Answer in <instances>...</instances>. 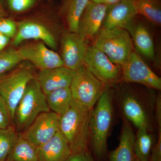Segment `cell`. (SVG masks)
<instances>
[{
	"mask_svg": "<svg viewBox=\"0 0 161 161\" xmlns=\"http://www.w3.org/2000/svg\"><path fill=\"white\" fill-rule=\"evenodd\" d=\"M92 110L86 109L73 101L69 109L60 116L59 131L66 139L71 153L87 151Z\"/></svg>",
	"mask_w": 161,
	"mask_h": 161,
	"instance_id": "6da1fadb",
	"label": "cell"
},
{
	"mask_svg": "<svg viewBox=\"0 0 161 161\" xmlns=\"http://www.w3.org/2000/svg\"><path fill=\"white\" fill-rule=\"evenodd\" d=\"M96 104L90 118V141L95 155L100 158L107 152L113 119V93L108 86Z\"/></svg>",
	"mask_w": 161,
	"mask_h": 161,
	"instance_id": "7a4b0ae2",
	"label": "cell"
},
{
	"mask_svg": "<svg viewBox=\"0 0 161 161\" xmlns=\"http://www.w3.org/2000/svg\"><path fill=\"white\" fill-rule=\"evenodd\" d=\"M49 111L46 95L34 78L27 85L15 111L13 121L16 130L23 132L40 114Z\"/></svg>",
	"mask_w": 161,
	"mask_h": 161,
	"instance_id": "3957f363",
	"label": "cell"
},
{
	"mask_svg": "<svg viewBox=\"0 0 161 161\" xmlns=\"http://www.w3.org/2000/svg\"><path fill=\"white\" fill-rule=\"evenodd\" d=\"M94 45L113 63L121 66L133 51L129 32L122 28L108 29L103 27L96 36Z\"/></svg>",
	"mask_w": 161,
	"mask_h": 161,
	"instance_id": "277c9868",
	"label": "cell"
},
{
	"mask_svg": "<svg viewBox=\"0 0 161 161\" xmlns=\"http://www.w3.org/2000/svg\"><path fill=\"white\" fill-rule=\"evenodd\" d=\"M107 86L83 64L75 70L69 88L74 102L86 109L92 110Z\"/></svg>",
	"mask_w": 161,
	"mask_h": 161,
	"instance_id": "5b68a950",
	"label": "cell"
},
{
	"mask_svg": "<svg viewBox=\"0 0 161 161\" xmlns=\"http://www.w3.org/2000/svg\"><path fill=\"white\" fill-rule=\"evenodd\" d=\"M34 78L33 70L28 66L19 67L0 76V96L9 108L13 121L18 103Z\"/></svg>",
	"mask_w": 161,
	"mask_h": 161,
	"instance_id": "8992f818",
	"label": "cell"
},
{
	"mask_svg": "<svg viewBox=\"0 0 161 161\" xmlns=\"http://www.w3.org/2000/svg\"><path fill=\"white\" fill-rule=\"evenodd\" d=\"M83 64L98 80L108 86L116 82L122 75L120 65L113 63L94 45L88 47Z\"/></svg>",
	"mask_w": 161,
	"mask_h": 161,
	"instance_id": "52a82bcc",
	"label": "cell"
},
{
	"mask_svg": "<svg viewBox=\"0 0 161 161\" xmlns=\"http://www.w3.org/2000/svg\"><path fill=\"white\" fill-rule=\"evenodd\" d=\"M60 117L52 111L41 113L20 134L39 148L50 140L59 132Z\"/></svg>",
	"mask_w": 161,
	"mask_h": 161,
	"instance_id": "ba28073f",
	"label": "cell"
},
{
	"mask_svg": "<svg viewBox=\"0 0 161 161\" xmlns=\"http://www.w3.org/2000/svg\"><path fill=\"white\" fill-rule=\"evenodd\" d=\"M124 80L144 85L154 89H161V79L153 71L135 52L132 51L126 62L122 66Z\"/></svg>",
	"mask_w": 161,
	"mask_h": 161,
	"instance_id": "9c48e42d",
	"label": "cell"
},
{
	"mask_svg": "<svg viewBox=\"0 0 161 161\" xmlns=\"http://www.w3.org/2000/svg\"><path fill=\"white\" fill-rule=\"evenodd\" d=\"M18 50L23 60L30 61L40 70L64 66L60 55L43 42L28 44Z\"/></svg>",
	"mask_w": 161,
	"mask_h": 161,
	"instance_id": "30bf717a",
	"label": "cell"
},
{
	"mask_svg": "<svg viewBox=\"0 0 161 161\" xmlns=\"http://www.w3.org/2000/svg\"><path fill=\"white\" fill-rule=\"evenodd\" d=\"M61 58L64 66L75 70L83 65L88 47L84 38L77 33H64L61 38Z\"/></svg>",
	"mask_w": 161,
	"mask_h": 161,
	"instance_id": "8fae6325",
	"label": "cell"
},
{
	"mask_svg": "<svg viewBox=\"0 0 161 161\" xmlns=\"http://www.w3.org/2000/svg\"><path fill=\"white\" fill-rule=\"evenodd\" d=\"M109 6L90 1L80 18L77 33L85 40L96 36Z\"/></svg>",
	"mask_w": 161,
	"mask_h": 161,
	"instance_id": "7c38bea8",
	"label": "cell"
},
{
	"mask_svg": "<svg viewBox=\"0 0 161 161\" xmlns=\"http://www.w3.org/2000/svg\"><path fill=\"white\" fill-rule=\"evenodd\" d=\"M137 15L134 0H119L109 6L103 23V28L126 29Z\"/></svg>",
	"mask_w": 161,
	"mask_h": 161,
	"instance_id": "4fadbf2b",
	"label": "cell"
},
{
	"mask_svg": "<svg viewBox=\"0 0 161 161\" xmlns=\"http://www.w3.org/2000/svg\"><path fill=\"white\" fill-rule=\"evenodd\" d=\"M40 40L52 49H56L57 42L53 35L42 24L33 21L20 23L14 37L13 44L15 46L27 40Z\"/></svg>",
	"mask_w": 161,
	"mask_h": 161,
	"instance_id": "5bb4252c",
	"label": "cell"
},
{
	"mask_svg": "<svg viewBox=\"0 0 161 161\" xmlns=\"http://www.w3.org/2000/svg\"><path fill=\"white\" fill-rule=\"evenodd\" d=\"M75 70L64 66L40 70L37 80L43 93L47 95L58 89L69 87Z\"/></svg>",
	"mask_w": 161,
	"mask_h": 161,
	"instance_id": "9a60e30c",
	"label": "cell"
},
{
	"mask_svg": "<svg viewBox=\"0 0 161 161\" xmlns=\"http://www.w3.org/2000/svg\"><path fill=\"white\" fill-rule=\"evenodd\" d=\"M38 151L39 161H67L71 154L69 146L60 131L38 148Z\"/></svg>",
	"mask_w": 161,
	"mask_h": 161,
	"instance_id": "2e32d148",
	"label": "cell"
},
{
	"mask_svg": "<svg viewBox=\"0 0 161 161\" xmlns=\"http://www.w3.org/2000/svg\"><path fill=\"white\" fill-rule=\"evenodd\" d=\"M121 108L124 115L137 129L149 130L150 122L147 112L135 96L131 94L125 95L122 99Z\"/></svg>",
	"mask_w": 161,
	"mask_h": 161,
	"instance_id": "e0dca14e",
	"label": "cell"
},
{
	"mask_svg": "<svg viewBox=\"0 0 161 161\" xmlns=\"http://www.w3.org/2000/svg\"><path fill=\"white\" fill-rule=\"evenodd\" d=\"M135 135L129 124H124L119 146L110 153L109 161H135Z\"/></svg>",
	"mask_w": 161,
	"mask_h": 161,
	"instance_id": "ac0fdd59",
	"label": "cell"
},
{
	"mask_svg": "<svg viewBox=\"0 0 161 161\" xmlns=\"http://www.w3.org/2000/svg\"><path fill=\"white\" fill-rule=\"evenodd\" d=\"M130 32L139 52L146 58L153 59L155 56V49L152 36L144 25H134L133 22L125 29Z\"/></svg>",
	"mask_w": 161,
	"mask_h": 161,
	"instance_id": "d6986e66",
	"label": "cell"
},
{
	"mask_svg": "<svg viewBox=\"0 0 161 161\" xmlns=\"http://www.w3.org/2000/svg\"><path fill=\"white\" fill-rule=\"evenodd\" d=\"M46 98L50 111L60 116L69 109L73 102L69 87L52 91L46 95Z\"/></svg>",
	"mask_w": 161,
	"mask_h": 161,
	"instance_id": "ffe728a7",
	"label": "cell"
},
{
	"mask_svg": "<svg viewBox=\"0 0 161 161\" xmlns=\"http://www.w3.org/2000/svg\"><path fill=\"white\" fill-rule=\"evenodd\" d=\"M6 161H39L38 148L19 134Z\"/></svg>",
	"mask_w": 161,
	"mask_h": 161,
	"instance_id": "44dd1931",
	"label": "cell"
},
{
	"mask_svg": "<svg viewBox=\"0 0 161 161\" xmlns=\"http://www.w3.org/2000/svg\"><path fill=\"white\" fill-rule=\"evenodd\" d=\"M90 0H66L64 12L69 31L77 33L81 16Z\"/></svg>",
	"mask_w": 161,
	"mask_h": 161,
	"instance_id": "7402d4cb",
	"label": "cell"
},
{
	"mask_svg": "<svg viewBox=\"0 0 161 161\" xmlns=\"http://www.w3.org/2000/svg\"><path fill=\"white\" fill-rule=\"evenodd\" d=\"M137 130L134 146L135 158L141 161H149L153 147V137L147 129Z\"/></svg>",
	"mask_w": 161,
	"mask_h": 161,
	"instance_id": "603a6c76",
	"label": "cell"
},
{
	"mask_svg": "<svg viewBox=\"0 0 161 161\" xmlns=\"http://www.w3.org/2000/svg\"><path fill=\"white\" fill-rule=\"evenodd\" d=\"M137 14H141L155 26L161 24V7L158 0H134Z\"/></svg>",
	"mask_w": 161,
	"mask_h": 161,
	"instance_id": "cb8c5ba5",
	"label": "cell"
},
{
	"mask_svg": "<svg viewBox=\"0 0 161 161\" xmlns=\"http://www.w3.org/2000/svg\"><path fill=\"white\" fill-rule=\"evenodd\" d=\"M19 136L12 127L0 129V161H6Z\"/></svg>",
	"mask_w": 161,
	"mask_h": 161,
	"instance_id": "d4e9b609",
	"label": "cell"
},
{
	"mask_svg": "<svg viewBox=\"0 0 161 161\" xmlns=\"http://www.w3.org/2000/svg\"><path fill=\"white\" fill-rule=\"evenodd\" d=\"M23 60L18 50L9 48L0 52V76L11 71Z\"/></svg>",
	"mask_w": 161,
	"mask_h": 161,
	"instance_id": "484cf974",
	"label": "cell"
},
{
	"mask_svg": "<svg viewBox=\"0 0 161 161\" xmlns=\"http://www.w3.org/2000/svg\"><path fill=\"white\" fill-rule=\"evenodd\" d=\"M13 121L10 111L3 98L0 96V129H5L10 126Z\"/></svg>",
	"mask_w": 161,
	"mask_h": 161,
	"instance_id": "4316f807",
	"label": "cell"
},
{
	"mask_svg": "<svg viewBox=\"0 0 161 161\" xmlns=\"http://www.w3.org/2000/svg\"><path fill=\"white\" fill-rule=\"evenodd\" d=\"M9 8L14 12L26 11L36 4V0H7Z\"/></svg>",
	"mask_w": 161,
	"mask_h": 161,
	"instance_id": "83f0119b",
	"label": "cell"
},
{
	"mask_svg": "<svg viewBox=\"0 0 161 161\" xmlns=\"http://www.w3.org/2000/svg\"><path fill=\"white\" fill-rule=\"evenodd\" d=\"M17 26L13 20L0 19V34L9 38H14L17 31Z\"/></svg>",
	"mask_w": 161,
	"mask_h": 161,
	"instance_id": "f1b7e54d",
	"label": "cell"
},
{
	"mask_svg": "<svg viewBox=\"0 0 161 161\" xmlns=\"http://www.w3.org/2000/svg\"><path fill=\"white\" fill-rule=\"evenodd\" d=\"M158 139L153 147L149 161H161V130H159Z\"/></svg>",
	"mask_w": 161,
	"mask_h": 161,
	"instance_id": "f546056e",
	"label": "cell"
},
{
	"mask_svg": "<svg viewBox=\"0 0 161 161\" xmlns=\"http://www.w3.org/2000/svg\"><path fill=\"white\" fill-rule=\"evenodd\" d=\"M67 161H94L92 156L88 152L71 153Z\"/></svg>",
	"mask_w": 161,
	"mask_h": 161,
	"instance_id": "4dcf8cb0",
	"label": "cell"
},
{
	"mask_svg": "<svg viewBox=\"0 0 161 161\" xmlns=\"http://www.w3.org/2000/svg\"><path fill=\"white\" fill-rule=\"evenodd\" d=\"M157 121L158 124V129H161V99L160 96H158L156 103Z\"/></svg>",
	"mask_w": 161,
	"mask_h": 161,
	"instance_id": "1f68e13d",
	"label": "cell"
},
{
	"mask_svg": "<svg viewBox=\"0 0 161 161\" xmlns=\"http://www.w3.org/2000/svg\"><path fill=\"white\" fill-rule=\"evenodd\" d=\"M10 38L4 35L0 34V52L6 47L8 44L10 40Z\"/></svg>",
	"mask_w": 161,
	"mask_h": 161,
	"instance_id": "d6a6232c",
	"label": "cell"
},
{
	"mask_svg": "<svg viewBox=\"0 0 161 161\" xmlns=\"http://www.w3.org/2000/svg\"><path fill=\"white\" fill-rule=\"evenodd\" d=\"M119 0H92L95 3H103L107 5H111L118 2Z\"/></svg>",
	"mask_w": 161,
	"mask_h": 161,
	"instance_id": "836d02e7",
	"label": "cell"
},
{
	"mask_svg": "<svg viewBox=\"0 0 161 161\" xmlns=\"http://www.w3.org/2000/svg\"><path fill=\"white\" fill-rule=\"evenodd\" d=\"M3 14V10H2V8H1V6H0V19H1V17H2V15Z\"/></svg>",
	"mask_w": 161,
	"mask_h": 161,
	"instance_id": "e575fe53",
	"label": "cell"
},
{
	"mask_svg": "<svg viewBox=\"0 0 161 161\" xmlns=\"http://www.w3.org/2000/svg\"><path fill=\"white\" fill-rule=\"evenodd\" d=\"M135 161H141L135 158Z\"/></svg>",
	"mask_w": 161,
	"mask_h": 161,
	"instance_id": "d590c367",
	"label": "cell"
}]
</instances>
